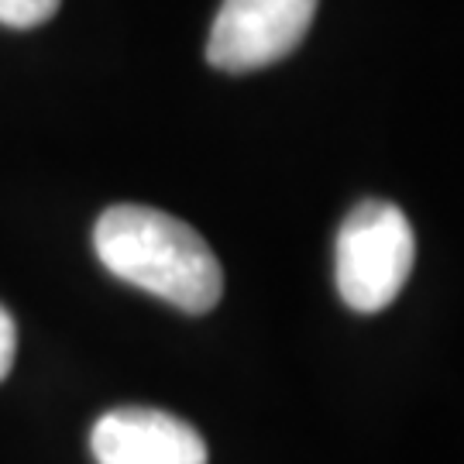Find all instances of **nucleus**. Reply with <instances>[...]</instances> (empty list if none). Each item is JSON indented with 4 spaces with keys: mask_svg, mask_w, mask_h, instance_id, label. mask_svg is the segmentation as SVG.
I'll return each instance as SVG.
<instances>
[{
    "mask_svg": "<svg viewBox=\"0 0 464 464\" xmlns=\"http://www.w3.org/2000/svg\"><path fill=\"white\" fill-rule=\"evenodd\" d=\"M93 248L111 276L183 314H210L220 303L224 272L217 255L186 220L166 210L138 203L103 210L93 227Z\"/></svg>",
    "mask_w": 464,
    "mask_h": 464,
    "instance_id": "1",
    "label": "nucleus"
},
{
    "mask_svg": "<svg viewBox=\"0 0 464 464\" xmlns=\"http://www.w3.org/2000/svg\"><path fill=\"white\" fill-rule=\"evenodd\" d=\"M416 237L396 203L365 199L358 203L334 245L337 293L358 314H379L402 293L413 272Z\"/></svg>",
    "mask_w": 464,
    "mask_h": 464,
    "instance_id": "2",
    "label": "nucleus"
},
{
    "mask_svg": "<svg viewBox=\"0 0 464 464\" xmlns=\"http://www.w3.org/2000/svg\"><path fill=\"white\" fill-rule=\"evenodd\" d=\"M316 0H224L207 38V63L251 72L285 59L306 38Z\"/></svg>",
    "mask_w": 464,
    "mask_h": 464,
    "instance_id": "3",
    "label": "nucleus"
},
{
    "mask_svg": "<svg viewBox=\"0 0 464 464\" xmlns=\"http://www.w3.org/2000/svg\"><path fill=\"white\" fill-rule=\"evenodd\" d=\"M97 464H207V444L186 420L145 406H121L93 423Z\"/></svg>",
    "mask_w": 464,
    "mask_h": 464,
    "instance_id": "4",
    "label": "nucleus"
},
{
    "mask_svg": "<svg viewBox=\"0 0 464 464\" xmlns=\"http://www.w3.org/2000/svg\"><path fill=\"white\" fill-rule=\"evenodd\" d=\"M63 0H0V24L7 28H38L45 24Z\"/></svg>",
    "mask_w": 464,
    "mask_h": 464,
    "instance_id": "5",
    "label": "nucleus"
},
{
    "mask_svg": "<svg viewBox=\"0 0 464 464\" xmlns=\"http://www.w3.org/2000/svg\"><path fill=\"white\" fill-rule=\"evenodd\" d=\"M14 354H17V327L14 316L0 306V382L11 375L14 368Z\"/></svg>",
    "mask_w": 464,
    "mask_h": 464,
    "instance_id": "6",
    "label": "nucleus"
}]
</instances>
